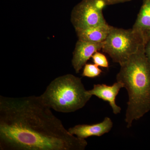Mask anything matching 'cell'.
I'll return each instance as SVG.
<instances>
[{
  "mask_svg": "<svg viewBox=\"0 0 150 150\" xmlns=\"http://www.w3.org/2000/svg\"><path fill=\"white\" fill-rule=\"evenodd\" d=\"M132 28L142 33L146 43L150 37V0H143V4Z\"/></svg>",
  "mask_w": 150,
  "mask_h": 150,
  "instance_id": "10",
  "label": "cell"
},
{
  "mask_svg": "<svg viewBox=\"0 0 150 150\" xmlns=\"http://www.w3.org/2000/svg\"><path fill=\"white\" fill-rule=\"evenodd\" d=\"M104 3L105 5H110L130 1L132 0H100Z\"/></svg>",
  "mask_w": 150,
  "mask_h": 150,
  "instance_id": "14",
  "label": "cell"
},
{
  "mask_svg": "<svg viewBox=\"0 0 150 150\" xmlns=\"http://www.w3.org/2000/svg\"><path fill=\"white\" fill-rule=\"evenodd\" d=\"M113 123L109 117H105L100 123L92 125L79 124L68 129L70 134L81 139L96 136L100 137L112 129Z\"/></svg>",
  "mask_w": 150,
  "mask_h": 150,
  "instance_id": "7",
  "label": "cell"
},
{
  "mask_svg": "<svg viewBox=\"0 0 150 150\" xmlns=\"http://www.w3.org/2000/svg\"><path fill=\"white\" fill-rule=\"evenodd\" d=\"M120 66L116 80L123 83L128 91L125 121L130 128L134 120H139L150 110V65L144 46Z\"/></svg>",
  "mask_w": 150,
  "mask_h": 150,
  "instance_id": "2",
  "label": "cell"
},
{
  "mask_svg": "<svg viewBox=\"0 0 150 150\" xmlns=\"http://www.w3.org/2000/svg\"><path fill=\"white\" fill-rule=\"evenodd\" d=\"M40 96H0V150H84Z\"/></svg>",
  "mask_w": 150,
  "mask_h": 150,
  "instance_id": "1",
  "label": "cell"
},
{
  "mask_svg": "<svg viewBox=\"0 0 150 150\" xmlns=\"http://www.w3.org/2000/svg\"><path fill=\"white\" fill-rule=\"evenodd\" d=\"M113 26L107 23L83 29L75 30L78 40L101 43L106 39Z\"/></svg>",
  "mask_w": 150,
  "mask_h": 150,
  "instance_id": "9",
  "label": "cell"
},
{
  "mask_svg": "<svg viewBox=\"0 0 150 150\" xmlns=\"http://www.w3.org/2000/svg\"><path fill=\"white\" fill-rule=\"evenodd\" d=\"M144 52L147 60L150 65V37L145 43Z\"/></svg>",
  "mask_w": 150,
  "mask_h": 150,
  "instance_id": "13",
  "label": "cell"
},
{
  "mask_svg": "<svg viewBox=\"0 0 150 150\" xmlns=\"http://www.w3.org/2000/svg\"><path fill=\"white\" fill-rule=\"evenodd\" d=\"M40 96L51 109L69 113L83 108L92 96L86 90L81 78L67 74L54 79Z\"/></svg>",
  "mask_w": 150,
  "mask_h": 150,
  "instance_id": "3",
  "label": "cell"
},
{
  "mask_svg": "<svg viewBox=\"0 0 150 150\" xmlns=\"http://www.w3.org/2000/svg\"><path fill=\"white\" fill-rule=\"evenodd\" d=\"M123 88H124L123 84L118 81L110 86L104 84H98L94 85L93 88L88 90V92L91 96H95L108 102L112 108L113 113L117 114L120 113L121 109L116 104L115 99L120 89Z\"/></svg>",
  "mask_w": 150,
  "mask_h": 150,
  "instance_id": "8",
  "label": "cell"
},
{
  "mask_svg": "<svg viewBox=\"0 0 150 150\" xmlns=\"http://www.w3.org/2000/svg\"><path fill=\"white\" fill-rule=\"evenodd\" d=\"M104 42L94 43L78 40L73 52L72 65L76 73H79L96 52L102 49Z\"/></svg>",
  "mask_w": 150,
  "mask_h": 150,
  "instance_id": "6",
  "label": "cell"
},
{
  "mask_svg": "<svg viewBox=\"0 0 150 150\" xmlns=\"http://www.w3.org/2000/svg\"><path fill=\"white\" fill-rule=\"evenodd\" d=\"M91 58H92L94 64L98 67L106 68H108L109 67V64L107 58L102 53L97 51L93 55Z\"/></svg>",
  "mask_w": 150,
  "mask_h": 150,
  "instance_id": "12",
  "label": "cell"
},
{
  "mask_svg": "<svg viewBox=\"0 0 150 150\" xmlns=\"http://www.w3.org/2000/svg\"><path fill=\"white\" fill-rule=\"evenodd\" d=\"M105 4L100 0H82L73 8L71 21L75 29L107 23L103 13Z\"/></svg>",
  "mask_w": 150,
  "mask_h": 150,
  "instance_id": "5",
  "label": "cell"
},
{
  "mask_svg": "<svg viewBox=\"0 0 150 150\" xmlns=\"http://www.w3.org/2000/svg\"><path fill=\"white\" fill-rule=\"evenodd\" d=\"M102 72V70L95 64H86L84 66L82 76L83 77L94 78L99 76Z\"/></svg>",
  "mask_w": 150,
  "mask_h": 150,
  "instance_id": "11",
  "label": "cell"
},
{
  "mask_svg": "<svg viewBox=\"0 0 150 150\" xmlns=\"http://www.w3.org/2000/svg\"><path fill=\"white\" fill-rule=\"evenodd\" d=\"M142 33L133 28L124 29L112 27L104 41L103 51L112 61L121 65L145 45Z\"/></svg>",
  "mask_w": 150,
  "mask_h": 150,
  "instance_id": "4",
  "label": "cell"
}]
</instances>
